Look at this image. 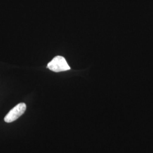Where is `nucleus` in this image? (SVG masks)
I'll use <instances>...</instances> for the list:
<instances>
[{"mask_svg": "<svg viewBox=\"0 0 153 153\" xmlns=\"http://www.w3.org/2000/svg\"><path fill=\"white\" fill-rule=\"evenodd\" d=\"M47 68L54 72L66 71L71 69L65 59L60 56H57L48 64Z\"/></svg>", "mask_w": 153, "mask_h": 153, "instance_id": "f257e3e1", "label": "nucleus"}, {"mask_svg": "<svg viewBox=\"0 0 153 153\" xmlns=\"http://www.w3.org/2000/svg\"><path fill=\"white\" fill-rule=\"evenodd\" d=\"M26 107V104L24 103H20L17 104L6 115L4 121L9 123L16 120L25 113Z\"/></svg>", "mask_w": 153, "mask_h": 153, "instance_id": "f03ea898", "label": "nucleus"}]
</instances>
